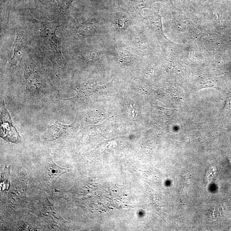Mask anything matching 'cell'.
<instances>
[{
  "label": "cell",
  "instance_id": "cell-3",
  "mask_svg": "<svg viewBox=\"0 0 231 231\" xmlns=\"http://www.w3.org/2000/svg\"><path fill=\"white\" fill-rule=\"evenodd\" d=\"M26 43L24 35L21 33H18L13 46V56L11 60L12 63L16 64L19 60L22 59V57L25 54Z\"/></svg>",
  "mask_w": 231,
  "mask_h": 231
},
{
  "label": "cell",
  "instance_id": "cell-10",
  "mask_svg": "<svg viewBox=\"0 0 231 231\" xmlns=\"http://www.w3.org/2000/svg\"><path fill=\"white\" fill-rule=\"evenodd\" d=\"M83 56L89 61L97 60L99 57L98 53L94 51H86L84 52Z\"/></svg>",
  "mask_w": 231,
  "mask_h": 231
},
{
  "label": "cell",
  "instance_id": "cell-9",
  "mask_svg": "<svg viewBox=\"0 0 231 231\" xmlns=\"http://www.w3.org/2000/svg\"><path fill=\"white\" fill-rule=\"evenodd\" d=\"M119 59L122 63H129L131 60V55L130 52L124 49H121L118 51Z\"/></svg>",
  "mask_w": 231,
  "mask_h": 231
},
{
  "label": "cell",
  "instance_id": "cell-1",
  "mask_svg": "<svg viewBox=\"0 0 231 231\" xmlns=\"http://www.w3.org/2000/svg\"><path fill=\"white\" fill-rule=\"evenodd\" d=\"M40 31V46L43 54L55 64L64 63L62 54L61 40L57 36L56 31L59 25L55 22H41L34 20Z\"/></svg>",
  "mask_w": 231,
  "mask_h": 231
},
{
  "label": "cell",
  "instance_id": "cell-2",
  "mask_svg": "<svg viewBox=\"0 0 231 231\" xmlns=\"http://www.w3.org/2000/svg\"><path fill=\"white\" fill-rule=\"evenodd\" d=\"M1 137L6 141L13 143H18L20 141V134L13 124L4 102L1 105Z\"/></svg>",
  "mask_w": 231,
  "mask_h": 231
},
{
  "label": "cell",
  "instance_id": "cell-5",
  "mask_svg": "<svg viewBox=\"0 0 231 231\" xmlns=\"http://www.w3.org/2000/svg\"><path fill=\"white\" fill-rule=\"evenodd\" d=\"M60 14L65 17L69 15V8L74 0H54Z\"/></svg>",
  "mask_w": 231,
  "mask_h": 231
},
{
  "label": "cell",
  "instance_id": "cell-7",
  "mask_svg": "<svg viewBox=\"0 0 231 231\" xmlns=\"http://www.w3.org/2000/svg\"><path fill=\"white\" fill-rule=\"evenodd\" d=\"M77 32L84 36H91L94 34L96 30L95 27L90 24H83L78 27Z\"/></svg>",
  "mask_w": 231,
  "mask_h": 231
},
{
  "label": "cell",
  "instance_id": "cell-8",
  "mask_svg": "<svg viewBox=\"0 0 231 231\" xmlns=\"http://www.w3.org/2000/svg\"><path fill=\"white\" fill-rule=\"evenodd\" d=\"M217 170L215 168H208L206 172L205 176V181L207 184H211L215 181L217 175Z\"/></svg>",
  "mask_w": 231,
  "mask_h": 231
},
{
  "label": "cell",
  "instance_id": "cell-6",
  "mask_svg": "<svg viewBox=\"0 0 231 231\" xmlns=\"http://www.w3.org/2000/svg\"><path fill=\"white\" fill-rule=\"evenodd\" d=\"M68 127H69L68 125H62L58 122H56L53 125L49 127L47 132V135L53 137L55 136L57 137L64 133Z\"/></svg>",
  "mask_w": 231,
  "mask_h": 231
},
{
  "label": "cell",
  "instance_id": "cell-12",
  "mask_svg": "<svg viewBox=\"0 0 231 231\" xmlns=\"http://www.w3.org/2000/svg\"><path fill=\"white\" fill-rule=\"evenodd\" d=\"M121 19H118L116 21V23L118 27L120 28H124V25L125 24V22H126V20H121Z\"/></svg>",
  "mask_w": 231,
  "mask_h": 231
},
{
  "label": "cell",
  "instance_id": "cell-4",
  "mask_svg": "<svg viewBox=\"0 0 231 231\" xmlns=\"http://www.w3.org/2000/svg\"><path fill=\"white\" fill-rule=\"evenodd\" d=\"M68 169L58 166L54 163H49L46 167L45 175L46 180L50 182L54 183L62 175L67 173Z\"/></svg>",
  "mask_w": 231,
  "mask_h": 231
},
{
  "label": "cell",
  "instance_id": "cell-11",
  "mask_svg": "<svg viewBox=\"0 0 231 231\" xmlns=\"http://www.w3.org/2000/svg\"><path fill=\"white\" fill-rule=\"evenodd\" d=\"M226 110H231V92L228 94L226 101H225V108Z\"/></svg>",
  "mask_w": 231,
  "mask_h": 231
}]
</instances>
